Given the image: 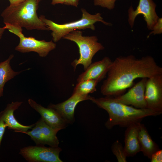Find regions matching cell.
<instances>
[{
	"label": "cell",
	"mask_w": 162,
	"mask_h": 162,
	"mask_svg": "<svg viewBox=\"0 0 162 162\" xmlns=\"http://www.w3.org/2000/svg\"><path fill=\"white\" fill-rule=\"evenodd\" d=\"M151 30L152 31L148 36L147 38H148L152 34L155 35L160 34L162 33V18L161 17L159 18Z\"/></svg>",
	"instance_id": "7402d4cb"
},
{
	"label": "cell",
	"mask_w": 162,
	"mask_h": 162,
	"mask_svg": "<svg viewBox=\"0 0 162 162\" xmlns=\"http://www.w3.org/2000/svg\"><path fill=\"white\" fill-rule=\"evenodd\" d=\"M62 149L59 147H47L44 145L29 146L20 150L19 154L29 162H62L59 157Z\"/></svg>",
	"instance_id": "52a82bcc"
},
{
	"label": "cell",
	"mask_w": 162,
	"mask_h": 162,
	"mask_svg": "<svg viewBox=\"0 0 162 162\" xmlns=\"http://www.w3.org/2000/svg\"><path fill=\"white\" fill-rule=\"evenodd\" d=\"M41 0H38L40 2Z\"/></svg>",
	"instance_id": "f546056e"
},
{
	"label": "cell",
	"mask_w": 162,
	"mask_h": 162,
	"mask_svg": "<svg viewBox=\"0 0 162 162\" xmlns=\"http://www.w3.org/2000/svg\"><path fill=\"white\" fill-rule=\"evenodd\" d=\"M145 98L147 108L162 113V74L147 79Z\"/></svg>",
	"instance_id": "30bf717a"
},
{
	"label": "cell",
	"mask_w": 162,
	"mask_h": 162,
	"mask_svg": "<svg viewBox=\"0 0 162 162\" xmlns=\"http://www.w3.org/2000/svg\"><path fill=\"white\" fill-rule=\"evenodd\" d=\"M7 126L0 116V147L1 141L4 133L5 128Z\"/></svg>",
	"instance_id": "cb8c5ba5"
},
{
	"label": "cell",
	"mask_w": 162,
	"mask_h": 162,
	"mask_svg": "<svg viewBox=\"0 0 162 162\" xmlns=\"http://www.w3.org/2000/svg\"><path fill=\"white\" fill-rule=\"evenodd\" d=\"M112 62L109 57L105 56L100 61L92 63L79 75L76 80L77 82L88 79L100 81L106 77Z\"/></svg>",
	"instance_id": "4fadbf2b"
},
{
	"label": "cell",
	"mask_w": 162,
	"mask_h": 162,
	"mask_svg": "<svg viewBox=\"0 0 162 162\" xmlns=\"http://www.w3.org/2000/svg\"><path fill=\"white\" fill-rule=\"evenodd\" d=\"M60 130L50 127L41 118L34 124L32 130L22 133L29 135L36 145H47L58 147L59 142L56 134Z\"/></svg>",
	"instance_id": "ba28073f"
},
{
	"label": "cell",
	"mask_w": 162,
	"mask_h": 162,
	"mask_svg": "<svg viewBox=\"0 0 162 162\" xmlns=\"http://www.w3.org/2000/svg\"><path fill=\"white\" fill-rule=\"evenodd\" d=\"M162 74V68L151 56L137 58L132 55L119 56L112 62L107 77L100 88L101 93L107 96L121 95L138 78H149Z\"/></svg>",
	"instance_id": "6da1fadb"
},
{
	"label": "cell",
	"mask_w": 162,
	"mask_h": 162,
	"mask_svg": "<svg viewBox=\"0 0 162 162\" xmlns=\"http://www.w3.org/2000/svg\"><path fill=\"white\" fill-rule=\"evenodd\" d=\"M150 160L151 162H162V150L159 149L152 155Z\"/></svg>",
	"instance_id": "603a6c76"
},
{
	"label": "cell",
	"mask_w": 162,
	"mask_h": 162,
	"mask_svg": "<svg viewBox=\"0 0 162 162\" xmlns=\"http://www.w3.org/2000/svg\"><path fill=\"white\" fill-rule=\"evenodd\" d=\"M100 82L96 80L88 79L78 82L74 87L73 93L87 95L96 91V86Z\"/></svg>",
	"instance_id": "d6986e66"
},
{
	"label": "cell",
	"mask_w": 162,
	"mask_h": 162,
	"mask_svg": "<svg viewBox=\"0 0 162 162\" xmlns=\"http://www.w3.org/2000/svg\"><path fill=\"white\" fill-rule=\"evenodd\" d=\"M65 0H52L51 4L55 5L57 4H64Z\"/></svg>",
	"instance_id": "4316f807"
},
{
	"label": "cell",
	"mask_w": 162,
	"mask_h": 162,
	"mask_svg": "<svg viewBox=\"0 0 162 162\" xmlns=\"http://www.w3.org/2000/svg\"><path fill=\"white\" fill-rule=\"evenodd\" d=\"M93 97L73 93L72 95L65 101L57 104H51L48 106L55 110L68 123L71 124L75 120L74 111L77 105L80 102L91 100Z\"/></svg>",
	"instance_id": "7c38bea8"
},
{
	"label": "cell",
	"mask_w": 162,
	"mask_h": 162,
	"mask_svg": "<svg viewBox=\"0 0 162 162\" xmlns=\"http://www.w3.org/2000/svg\"><path fill=\"white\" fill-rule=\"evenodd\" d=\"M10 5H15L17 4L25 1L27 0H8Z\"/></svg>",
	"instance_id": "484cf974"
},
{
	"label": "cell",
	"mask_w": 162,
	"mask_h": 162,
	"mask_svg": "<svg viewBox=\"0 0 162 162\" xmlns=\"http://www.w3.org/2000/svg\"><path fill=\"white\" fill-rule=\"evenodd\" d=\"M138 138L141 152L150 159L152 155L160 149L152 140L145 125L141 122L139 123Z\"/></svg>",
	"instance_id": "e0dca14e"
},
{
	"label": "cell",
	"mask_w": 162,
	"mask_h": 162,
	"mask_svg": "<svg viewBox=\"0 0 162 162\" xmlns=\"http://www.w3.org/2000/svg\"><path fill=\"white\" fill-rule=\"evenodd\" d=\"M5 30V29L3 27H0V40L1 39Z\"/></svg>",
	"instance_id": "83f0119b"
},
{
	"label": "cell",
	"mask_w": 162,
	"mask_h": 162,
	"mask_svg": "<svg viewBox=\"0 0 162 162\" xmlns=\"http://www.w3.org/2000/svg\"><path fill=\"white\" fill-rule=\"evenodd\" d=\"M38 0H27L19 4L10 5L2 12L4 24L8 23L28 30H49L37 14Z\"/></svg>",
	"instance_id": "3957f363"
},
{
	"label": "cell",
	"mask_w": 162,
	"mask_h": 162,
	"mask_svg": "<svg viewBox=\"0 0 162 162\" xmlns=\"http://www.w3.org/2000/svg\"><path fill=\"white\" fill-rule=\"evenodd\" d=\"M81 10L82 16L81 19L62 24L57 23L47 19L44 15H41L39 17L49 30L52 31L51 35L54 42H58L64 36L76 29L90 28L94 30L95 29L94 24L97 22H101L107 26L112 25L111 23L105 21L100 13L92 15L88 13L85 9L82 8Z\"/></svg>",
	"instance_id": "277c9868"
},
{
	"label": "cell",
	"mask_w": 162,
	"mask_h": 162,
	"mask_svg": "<svg viewBox=\"0 0 162 162\" xmlns=\"http://www.w3.org/2000/svg\"><path fill=\"white\" fill-rule=\"evenodd\" d=\"M156 4L153 0H140L135 10L130 6L128 10V21L131 28H133L136 17L142 14L148 29L151 30L159 18L156 11Z\"/></svg>",
	"instance_id": "9c48e42d"
},
{
	"label": "cell",
	"mask_w": 162,
	"mask_h": 162,
	"mask_svg": "<svg viewBox=\"0 0 162 162\" xmlns=\"http://www.w3.org/2000/svg\"><path fill=\"white\" fill-rule=\"evenodd\" d=\"M91 101L108 112L109 118L105 125L109 129L117 125L127 128L131 124L140 122L146 117L161 114L148 108L138 109L123 104L112 96L98 98L93 97Z\"/></svg>",
	"instance_id": "7a4b0ae2"
},
{
	"label": "cell",
	"mask_w": 162,
	"mask_h": 162,
	"mask_svg": "<svg viewBox=\"0 0 162 162\" xmlns=\"http://www.w3.org/2000/svg\"><path fill=\"white\" fill-rule=\"evenodd\" d=\"M147 78H143L126 93L113 97L118 101L138 109L147 108L145 98Z\"/></svg>",
	"instance_id": "8fae6325"
},
{
	"label": "cell",
	"mask_w": 162,
	"mask_h": 162,
	"mask_svg": "<svg viewBox=\"0 0 162 162\" xmlns=\"http://www.w3.org/2000/svg\"><path fill=\"white\" fill-rule=\"evenodd\" d=\"M28 102L30 106L38 112L41 118L50 127L60 130L65 128L68 123L54 109L48 107L45 108L29 99Z\"/></svg>",
	"instance_id": "5bb4252c"
},
{
	"label": "cell",
	"mask_w": 162,
	"mask_h": 162,
	"mask_svg": "<svg viewBox=\"0 0 162 162\" xmlns=\"http://www.w3.org/2000/svg\"><path fill=\"white\" fill-rule=\"evenodd\" d=\"M4 89H0V97L3 95Z\"/></svg>",
	"instance_id": "f1b7e54d"
},
{
	"label": "cell",
	"mask_w": 162,
	"mask_h": 162,
	"mask_svg": "<svg viewBox=\"0 0 162 162\" xmlns=\"http://www.w3.org/2000/svg\"><path fill=\"white\" fill-rule=\"evenodd\" d=\"M111 149L113 154L116 156L118 162H127L126 154L122 143L117 140L112 144Z\"/></svg>",
	"instance_id": "ffe728a7"
},
{
	"label": "cell",
	"mask_w": 162,
	"mask_h": 162,
	"mask_svg": "<svg viewBox=\"0 0 162 162\" xmlns=\"http://www.w3.org/2000/svg\"><path fill=\"white\" fill-rule=\"evenodd\" d=\"M22 102H12L8 104L5 109L0 112V116L9 129L14 130L16 132L22 133L32 129L34 124L26 126L21 124L14 116V112L21 106Z\"/></svg>",
	"instance_id": "9a60e30c"
},
{
	"label": "cell",
	"mask_w": 162,
	"mask_h": 162,
	"mask_svg": "<svg viewBox=\"0 0 162 162\" xmlns=\"http://www.w3.org/2000/svg\"><path fill=\"white\" fill-rule=\"evenodd\" d=\"M3 27L18 36L20 39L18 45L15 50L22 53L31 52H36L41 57H45L56 47V44L52 40L46 41L44 40H39L32 37H26L22 33V28L5 23Z\"/></svg>",
	"instance_id": "8992f818"
},
{
	"label": "cell",
	"mask_w": 162,
	"mask_h": 162,
	"mask_svg": "<svg viewBox=\"0 0 162 162\" xmlns=\"http://www.w3.org/2000/svg\"><path fill=\"white\" fill-rule=\"evenodd\" d=\"M139 123L130 125L125 131L124 148L127 157H133L141 152L138 138Z\"/></svg>",
	"instance_id": "2e32d148"
},
{
	"label": "cell",
	"mask_w": 162,
	"mask_h": 162,
	"mask_svg": "<svg viewBox=\"0 0 162 162\" xmlns=\"http://www.w3.org/2000/svg\"><path fill=\"white\" fill-rule=\"evenodd\" d=\"M14 56L13 54L10 55L7 59L0 62V89H4L6 82L22 71H15L11 68L10 62Z\"/></svg>",
	"instance_id": "ac0fdd59"
},
{
	"label": "cell",
	"mask_w": 162,
	"mask_h": 162,
	"mask_svg": "<svg viewBox=\"0 0 162 162\" xmlns=\"http://www.w3.org/2000/svg\"><path fill=\"white\" fill-rule=\"evenodd\" d=\"M116 0H93L95 6H100L111 10L115 7V3Z\"/></svg>",
	"instance_id": "44dd1931"
},
{
	"label": "cell",
	"mask_w": 162,
	"mask_h": 162,
	"mask_svg": "<svg viewBox=\"0 0 162 162\" xmlns=\"http://www.w3.org/2000/svg\"><path fill=\"white\" fill-rule=\"evenodd\" d=\"M79 2V0H65L64 4L77 7Z\"/></svg>",
	"instance_id": "d4e9b609"
},
{
	"label": "cell",
	"mask_w": 162,
	"mask_h": 162,
	"mask_svg": "<svg viewBox=\"0 0 162 162\" xmlns=\"http://www.w3.org/2000/svg\"><path fill=\"white\" fill-rule=\"evenodd\" d=\"M62 38L74 42L79 48V58L74 60L71 63L75 70L79 64L82 65L85 70L92 63V59L95 54L104 48V46L98 42L96 36H83L82 32L80 31H73Z\"/></svg>",
	"instance_id": "5b68a950"
}]
</instances>
